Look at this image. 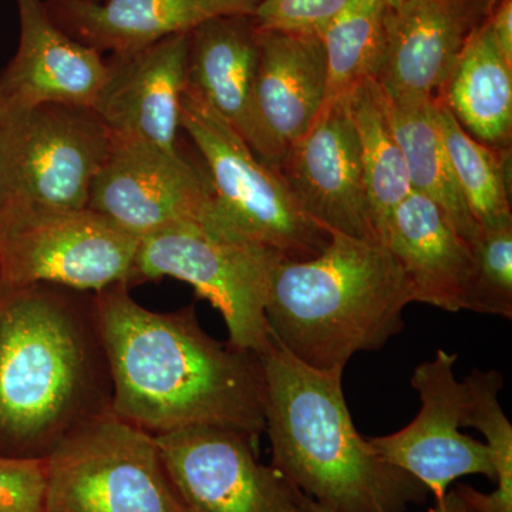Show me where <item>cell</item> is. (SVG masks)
<instances>
[{
  "mask_svg": "<svg viewBox=\"0 0 512 512\" xmlns=\"http://www.w3.org/2000/svg\"><path fill=\"white\" fill-rule=\"evenodd\" d=\"M120 282L96 292L111 412L153 436L190 427L265 433L261 356L212 338L194 306L153 312Z\"/></svg>",
  "mask_w": 512,
  "mask_h": 512,
  "instance_id": "obj_1",
  "label": "cell"
},
{
  "mask_svg": "<svg viewBox=\"0 0 512 512\" xmlns=\"http://www.w3.org/2000/svg\"><path fill=\"white\" fill-rule=\"evenodd\" d=\"M111 399L96 292L0 275V456L49 457Z\"/></svg>",
  "mask_w": 512,
  "mask_h": 512,
  "instance_id": "obj_2",
  "label": "cell"
},
{
  "mask_svg": "<svg viewBox=\"0 0 512 512\" xmlns=\"http://www.w3.org/2000/svg\"><path fill=\"white\" fill-rule=\"evenodd\" d=\"M261 362L271 466L299 491L332 512H404L429 500L426 485L382 460L356 430L345 370L305 365L274 339Z\"/></svg>",
  "mask_w": 512,
  "mask_h": 512,
  "instance_id": "obj_3",
  "label": "cell"
},
{
  "mask_svg": "<svg viewBox=\"0 0 512 512\" xmlns=\"http://www.w3.org/2000/svg\"><path fill=\"white\" fill-rule=\"evenodd\" d=\"M412 302L409 279L382 242L332 232L315 258L272 266L265 316L272 339L293 357L345 370L350 357L402 332Z\"/></svg>",
  "mask_w": 512,
  "mask_h": 512,
  "instance_id": "obj_4",
  "label": "cell"
},
{
  "mask_svg": "<svg viewBox=\"0 0 512 512\" xmlns=\"http://www.w3.org/2000/svg\"><path fill=\"white\" fill-rule=\"evenodd\" d=\"M181 128L200 151L215 197L232 228L279 261H306L330 234L299 207L275 168L262 163L237 131L185 90Z\"/></svg>",
  "mask_w": 512,
  "mask_h": 512,
  "instance_id": "obj_5",
  "label": "cell"
},
{
  "mask_svg": "<svg viewBox=\"0 0 512 512\" xmlns=\"http://www.w3.org/2000/svg\"><path fill=\"white\" fill-rule=\"evenodd\" d=\"M50 512H191L153 434L100 414L47 457Z\"/></svg>",
  "mask_w": 512,
  "mask_h": 512,
  "instance_id": "obj_6",
  "label": "cell"
},
{
  "mask_svg": "<svg viewBox=\"0 0 512 512\" xmlns=\"http://www.w3.org/2000/svg\"><path fill=\"white\" fill-rule=\"evenodd\" d=\"M140 238L89 208L0 202V275L99 292L138 285Z\"/></svg>",
  "mask_w": 512,
  "mask_h": 512,
  "instance_id": "obj_7",
  "label": "cell"
},
{
  "mask_svg": "<svg viewBox=\"0 0 512 512\" xmlns=\"http://www.w3.org/2000/svg\"><path fill=\"white\" fill-rule=\"evenodd\" d=\"M110 148L109 128L92 107L0 111V202L87 208Z\"/></svg>",
  "mask_w": 512,
  "mask_h": 512,
  "instance_id": "obj_8",
  "label": "cell"
},
{
  "mask_svg": "<svg viewBox=\"0 0 512 512\" xmlns=\"http://www.w3.org/2000/svg\"><path fill=\"white\" fill-rule=\"evenodd\" d=\"M264 248L198 224H181L140 238L138 285L170 278L187 282L221 313L228 342L261 356L272 336L265 316L271 268Z\"/></svg>",
  "mask_w": 512,
  "mask_h": 512,
  "instance_id": "obj_9",
  "label": "cell"
},
{
  "mask_svg": "<svg viewBox=\"0 0 512 512\" xmlns=\"http://www.w3.org/2000/svg\"><path fill=\"white\" fill-rule=\"evenodd\" d=\"M87 208L137 238L175 225L198 224L247 241L222 212L207 171L181 151L167 153L140 141L111 137L109 156L94 178Z\"/></svg>",
  "mask_w": 512,
  "mask_h": 512,
  "instance_id": "obj_10",
  "label": "cell"
},
{
  "mask_svg": "<svg viewBox=\"0 0 512 512\" xmlns=\"http://www.w3.org/2000/svg\"><path fill=\"white\" fill-rule=\"evenodd\" d=\"M156 437L168 476L191 512H303L299 491L238 431L190 427Z\"/></svg>",
  "mask_w": 512,
  "mask_h": 512,
  "instance_id": "obj_11",
  "label": "cell"
},
{
  "mask_svg": "<svg viewBox=\"0 0 512 512\" xmlns=\"http://www.w3.org/2000/svg\"><path fill=\"white\" fill-rule=\"evenodd\" d=\"M457 359V353L440 349L433 360L417 366L412 386L419 392L420 413L404 429L369 439L382 460L426 485L436 500L460 477L483 474L495 483L490 448L460 431L467 389L454 376Z\"/></svg>",
  "mask_w": 512,
  "mask_h": 512,
  "instance_id": "obj_12",
  "label": "cell"
},
{
  "mask_svg": "<svg viewBox=\"0 0 512 512\" xmlns=\"http://www.w3.org/2000/svg\"><path fill=\"white\" fill-rule=\"evenodd\" d=\"M278 173L303 212L329 234L380 242L348 96L322 107L312 127L288 147Z\"/></svg>",
  "mask_w": 512,
  "mask_h": 512,
  "instance_id": "obj_13",
  "label": "cell"
},
{
  "mask_svg": "<svg viewBox=\"0 0 512 512\" xmlns=\"http://www.w3.org/2000/svg\"><path fill=\"white\" fill-rule=\"evenodd\" d=\"M190 33L106 59V77L92 109L119 140L177 153L181 100L187 89Z\"/></svg>",
  "mask_w": 512,
  "mask_h": 512,
  "instance_id": "obj_14",
  "label": "cell"
},
{
  "mask_svg": "<svg viewBox=\"0 0 512 512\" xmlns=\"http://www.w3.org/2000/svg\"><path fill=\"white\" fill-rule=\"evenodd\" d=\"M494 0H390L376 82L389 97H436Z\"/></svg>",
  "mask_w": 512,
  "mask_h": 512,
  "instance_id": "obj_15",
  "label": "cell"
},
{
  "mask_svg": "<svg viewBox=\"0 0 512 512\" xmlns=\"http://www.w3.org/2000/svg\"><path fill=\"white\" fill-rule=\"evenodd\" d=\"M16 2L19 47L0 73V111L45 103L92 107L106 77V59L60 29L45 0Z\"/></svg>",
  "mask_w": 512,
  "mask_h": 512,
  "instance_id": "obj_16",
  "label": "cell"
},
{
  "mask_svg": "<svg viewBox=\"0 0 512 512\" xmlns=\"http://www.w3.org/2000/svg\"><path fill=\"white\" fill-rule=\"evenodd\" d=\"M50 18L77 42L126 55L187 35L222 16H254L259 0H45Z\"/></svg>",
  "mask_w": 512,
  "mask_h": 512,
  "instance_id": "obj_17",
  "label": "cell"
},
{
  "mask_svg": "<svg viewBox=\"0 0 512 512\" xmlns=\"http://www.w3.org/2000/svg\"><path fill=\"white\" fill-rule=\"evenodd\" d=\"M259 30L252 16H222L190 33L188 92L200 97L247 141L255 156L275 168L255 109Z\"/></svg>",
  "mask_w": 512,
  "mask_h": 512,
  "instance_id": "obj_18",
  "label": "cell"
},
{
  "mask_svg": "<svg viewBox=\"0 0 512 512\" xmlns=\"http://www.w3.org/2000/svg\"><path fill=\"white\" fill-rule=\"evenodd\" d=\"M326 84L328 73L320 36L259 30L255 109L276 170L288 147L318 119L325 103Z\"/></svg>",
  "mask_w": 512,
  "mask_h": 512,
  "instance_id": "obj_19",
  "label": "cell"
},
{
  "mask_svg": "<svg viewBox=\"0 0 512 512\" xmlns=\"http://www.w3.org/2000/svg\"><path fill=\"white\" fill-rule=\"evenodd\" d=\"M382 244L402 266L414 302L447 312L463 311L476 256L473 245L433 201L410 192L394 210Z\"/></svg>",
  "mask_w": 512,
  "mask_h": 512,
  "instance_id": "obj_20",
  "label": "cell"
},
{
  "mask_svg": "<svg viewBox=\"0 0 512 512\" xmlns=\"http://www.w3.org/2000/svg\"><path fill=\"white\" fill-rule=\"evenodd\" d=\"M437 99L485 146L511 150L512 64L504 59L487 20L468 40Z\"/></svg>",
  "mask_w": 512,
  "mask_h": 512,
  "instance_id": "obj_21",
  "label": "cell"
},
{
  "mask_svg": "<svg viewBox=\"0 0 512 512\" xmlns=\"http://www.w3.org/2000/svg\"><path fill=\"white\" fill-rule=\"evenodd\" d=\"M384 99L412 190L433 201L458 234L473 245L480 227L468 211L448 160L437 120L436 97L396 99L384 93Z\"/></svg>",
  "mask_w": 512,
  "mask_h": 512,
  "instance_id": "obj_22",
  "label": "cell"
},
{
  "mask_svg": "<svg viewBox=\"0 0 512 512\" xmlns=\"http://www.w3.org/2000/svg\"><path fill=\"white\" fill-rule=\"evenodd\" d=\"M350 117L359 140L363 178L380 242L400 202L412 192L402 147L390 123L386 99L375 79L348 94Z\"/></svg>",
  "mask_w": 512,
  "mask_h": 512,
  "instance_id": "obj_23",
  "label": "cell"
},
{
  "mask_svg": "<svg viewBox=\"0 0 512 512\" xmlns=\"http://www.w3.org/2000/svg\"><path fill=\"white\" fill-rule=\"evenodd\" d=\"M390 0H352L323 30L326 57L325 104L348 96L356 86L377 79L387 45Z\"/></svg>",
  "mask_w": 512,
  "mask_h": 512,
  "instance_id": "obj_24",
  "label": "cell"
},
{
  "mask_svg": "<svg viewBox=\"0 0 512 512\" xmlns=\"http://www.w3.org/2000/svg\"><path fill=\"white\" fill-rule=\"evenodd\" d=\"M436 109L454 177L478 227L491 228L511 222L510 150H495L471 137L437 97Z\"/></svg>",
  "mask_w": 512,
  "mask_h": 512,
  "instance_id": "obj_25",
  "label": "cell"
},
{
  "mask_svg": "<svg viewBox=\"0 0 512 512\" xmlns=\"http://www.w3.org/2000/svg\"><path fill=\"white\" fill-rule=\"evenodd\" d=\"M463 383L467 389L464 427H476L484 434L495 467V490L483 494L474 488V503L478 512H512V426L498 400L503 375L474 369Z\"/></svg>",
  "mask_w": 512,
  "mask_h": 512,
  "instance_id": "obj_26",
  "label": "cell"
},
{
  "mask_svg": "<svg viewBox=\"0 0 512 512\" xmlns=\"http://www.w3.org/2000/svg\"><path fill=\"white\" fill-rule=\"evenodd\" d=\"M473 281L463 309L512 318V221L480 228L473 244Z\"/></svg>",
  "mask_w": 512,
  "mask_h": 512,
  "instance_id": "obj_27",
  "label": "cell"
},
{
  "mask_svg": "<svg viewBox=\"0 0 512 512\" xmlns=\"http://www.w3.org/2000/svg\"><path fill=\"white\" fill-rule=\"evenodd\" d=\"M0 512H50L47 457L0 456Z\"/></svg>",
  "mask_w": 512,
  "mask_h": 512,
  "instance_id": "obj_28",
  "label": "cell"
},
{
  "mask_svg": "<svg viewBox=\"0 0 512 512\" xmlns=\"http://www.w3.org/2000/svg\"><path fill=\"white\" fill-rule=\"evenodd\" d=\"M352 0H259L254 22L259 30L322 35Z\"/></svg>",
  "mask_w": 512,
  "mask_h": 512,
  "instance_id": "obj_29",
  "label": "cell"
},
{
  "mask_svg": "<svg viewBox=\"0 0 512 512\" xmlns=\"http://www.w3.org/2000/svg\"><path fill=\"white\" fill-rule=\"evenodd\" d=\"M473 491L470 485L457 484L454 490L447 491L443 498L436 500V505L429 512H478ZM302 507L303 512H332L305 494L302 495Z\"/></svg>",
  "mask_w": 512,
  "mask_h": 512,
  "instance_id": "obj_30",
  "label": "cell"
},
{
  "mask_svg": "<svg viewBox=\"0 0 512 512\" xmlns=\"http://www.w3.org/2000/svg\"><path fill=\"white\" fill-rule=\"evenodd\" d=\"M487 22L498 49L512 64V0H494Z\"/></svg>",
  "mask_w": 512,
  "mask_h": 512,
  "instance_id": "obj_31",
  "label": "cell"
}]
</instances>
